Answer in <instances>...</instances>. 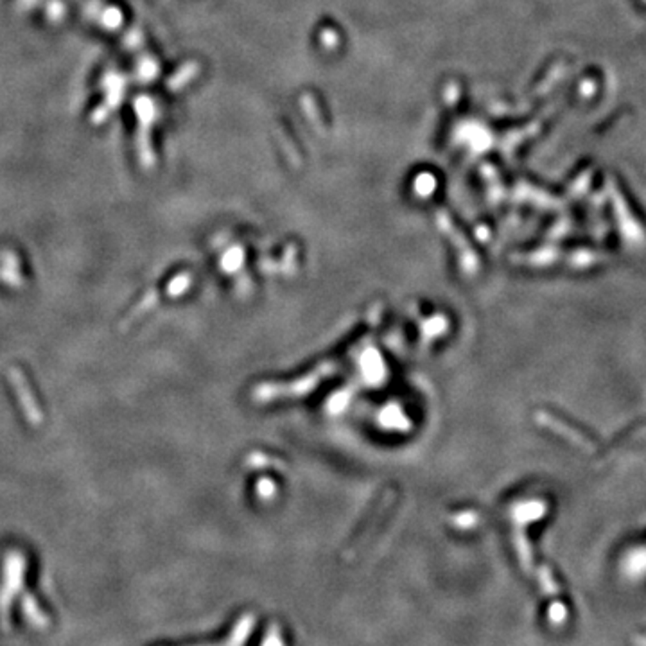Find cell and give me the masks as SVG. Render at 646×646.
Wrapping results in <instances>:
<instances>
[{
  "label": "cell",
  "instance_id": "1",
  "mask_svg": "<svg viewBox=\"0 0 646 646\" xmlns=\"http://www.w3.org/2000/svg\"><path fill=\"white\" fill-rule=\"evenodd\" d=\"M26 573V557L20 551H9L4 559V575L0 585V620L8 625L11 602L20 593Z\"/></svg>",
  "mask_w": 646,
  "mask_h": 646
},
{
  "label": "cell",
  "instance_id": "2",
  "mask_svg": "<svg viewBox=\"0 0 646 646\" xmlns=\"http://www.w3.org/2000/svg\"><path fill=\"white\" fill-rule=\"evenodd\" d=\"M9 381L13 384V390L15 393H17L18 400H20V406H22L27 420L31 424H35V426L42 424L44 417H42V411L40 408H38V404H36V399L35 395H33L31 386L27 384V379L24 377L22 372L17 368L9 370Z\"/></svg>",
  "mask_w": 646,
  "mask_h": 646
},
{
  "label": "cell",
  "instance_id": "3",
  "mask_svg": "<svg viewBox=\"0 0 646 646\" xmlns=\"http://www.w3.org/2000/svg\"><path fill=\"white\" fill-rule=\"evenodd\" d=\"M22 612L26 616V620L35 627V629H47L48 627V618L44 611L40 609L36 598L33 594H24L22 598Z\"/></svg>",
  "mask_w": 646,
  "mask_h": 646
},
{
  "label": "cell",
  "instance_id": "4",
  "mask_svg": "<svg viewBox=\"0 0 646 646\" xmlns=\"http://www.w3.org/2000/svg\"><path fill=\"white\" fill-rule=\"evenodd\" d=\"M251 627H253V618H251V616H244V618H242V620L235 625L232 636H230L226 641L221 643V645H217V646H242L244 645V641H246L248 636H250Z\"/></svg>",
  "mask_w": 646,
  "mask_h": 646
},
{
  "label": "cell",
  "instance_id": "5",
  "mask_svg": "<svg viewBox=\"0 0 646 646\" xmlns=\"http://www.w3.org/2000/svg\"><path fill=\"white\" fill-rule=\"evenodd\" d=\"M156 302H159V293H156V291H154V289L147 291V295H145L144 298L141 300V302L136 303V307L133 309L132 312H129V316L126 318V320H124L123 323H120V329H126V327H128V325H132V323L136 320V318L142 316V314H144L145 311H150V309L153 307V305H154V303H156Z\"/></svg>",
  "mask_w": 646,
  "mask_h": 646
},
{
  "label": "cell",
  "instance_id": "6",
  "mask_svg": "<svg viewBox=\"0 0 646 646\" xmlns=\"http://www.w3.org/2000/svg\"><path fill=\"white\" fill-rule=\"evenodd\" d=\"M189 284H190L189 275H185V273H183V275H178V277H174L171 282H169L168 295L169 296L183 295L185 291L189 289Z\"/></svg>",
  "mask_w": 646,
  "mask_h": 646
},
{
  "label": "cell",
  "instance_id": "7",
  "mask_svg": "<svg viewBox=\"0 0 646 646\" xmlns=\"http://www.w3.org/2000/svg\"><path fill=\"white\" fill-rule=\"evenodd\" d=\"M0 280L6 282L8 286L11 287H22L24 286V278L20 273L13 271V269H4V271H0Z\"/></svg>",
  "mask_w": 646,
  "mask_h": 646
},
{
  "label": "cell",
  "instance_id": "8",
  "mask_svg": "<svg viewBox=\"0 0 646 646\" xmlns=\"http://www.w3.org/2000/svg\"><path fill=\"white\" fill-rule=\"evenodd\" d=\"M567 618V611L566 607L562 603L555 602L553 605L550 607V621L553 625H562Z\"/></svg>",
  "mask_w": 646,
  "mask_h": 646
},
{
  "label": "cell",
  "instance_id": "9",
  "mask_svg": "<svg viewBox=\"0 0 646 646\" xmlns=\"http://www.w3.org/2000/svg\"><path fill=\"white\" fill-rule=\"evenodd\" d=\"M541 582H542V587H544L546 593H548V594H555V593H557V585H555V584H553V580H551L550 573L544 571V569H542Z\"/></svg>",
  "mask_w": 646,
  "mask_h": 646
},
{
  "label": "cell",
  "instance_id": "10",
  "mask_svg": "<svg viewBox=\"0 0 646 646\" xmlns=\"http://www.w3.org/2000/svg\"><path fill=\"white\" fill-rule=\"evenodd\" d=\"M262 646H282L280 636H278L277 630H269L268 638H266V641H264Z\"/></svg>",
  "mask_w": 646,
  "mask_h": 646
},
{
  "label": "cell",
  "instance_id": "11",
  "mask_svg": "<svg viewBox=\"0 0 646 646\" xmlns=\"http://www.w3.org/2000/svg\"><path fill=\"white\" fill-rule=\"evenodd\" d=\"M13 259H17V257H13V255H6V259H4V264L6 266H9V268H15V266H17V260H13Z\"/></svg>",
  "mask_w": 646,
  "mask_h": 646
},
{
  "label": "cell",
  "instance_id": "12",
  "mask_svg": "<svg viewBox=\"0 0 646 646\" xmlns=\"http://www.w3.org/2000/svg\"><path fill=\"white\" fill-rule=\"evenodd\" d=\"M634 641H636V645L638 646H646V638H643V636H636Z\"/></svg>",
  "mask_w": 646,
  "mask_h": 646
}]
</instances>
